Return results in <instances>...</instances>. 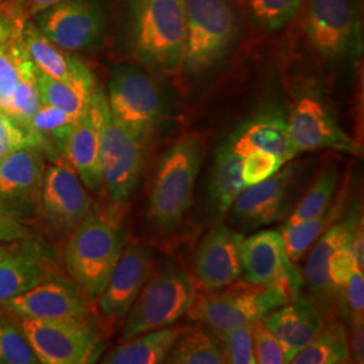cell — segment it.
Instances as JSON below:
<instances>
[{"label":"cell","mask_w":364,"mask_h":364,"mask_svg":"<svg viewBox=\"0 0 364 364\" xmlns=\"http://www.w3.org/2000/svg\"><path fill=\"white\" fill-rule=\"evenodd\" d=\"M123 245L117 208H92L68 234L61 254L64 270L96 302L122 255Z\"/></svg>","instance_id":"6da1fadb"},{"label":"cell","mask_w":364,"mask_h":364,"mask_svg":"<svg viewBox=\"0 0 364 364\" xmlns=\"http://www.w3.org/2000/svg\"><path fill=\"white\" fill-rule=\"evenodd\" d=\"M130 46L158 73H176L186 49V0H130Z\"/></svg>","instance_id":"7a4b0ae2"},{"label":"cell","mask_w":364,"mask_h":364,"mask_svg":"<svg viewBox=\"0 0 364 364\" xmlns=\"http://www.w3.org/2000/svg\"><path fill=\"white\" fill-rule=\"evenodd\" d=\"M302 277L296 275L284 281L258 285L251 282H234L219 290H210L195 301L189 309L191 317L221 333L237 326H248L264 314L299 296Z\"/></svg>","instance_id":"3957f363"},{"label":"cell","mask_w":364,"mask_h":364,"mask_svg":"<svg viewBox=\"0 0 364 364\" xmlns=\"http://www.w3.org/2000/svg\"><path fill=\"white\" fill-rule=\"evenodd\" d=\"M203 156L195 135L182 136L161 156L150 191L149 218L162 231L176 230L191 208Z\"/></svg>","instance_id":"277c9868"},{"label":"cell","mask_w":364,"mask_h":364,"mask_svg":"<svg viewBox=\"0 0 364 364\" xmlns=\"http://www.w3.org/2000/svg\"><path fill=\"white\" fill-rule=\"evenodd\" d=\"M195 297L193 281L181 269L171 267L149 277L123 320L122 341L174 326L189 312Z\"/></svg>","instance_id":"5b68a950"},{"label":"cell","mask_w":364,"mask_h":364,"mask_svg":"<svg viewBox=\"0 0 364 364\" xmlns=\"http://www.w3.org/2000/svg\"><path fill=\"white\" fill-rule=\"evenodd\" d=\"M107 102L117 126L149 144L164 117L162 96L151 77L135 66H119L109 81Z\"/></svg>","instance_id":"8992f818"},{"label":"cell","mask_w":364,"mask_h":364,"mask_svg":"<svg viewBox=\"0 0 364 364\" xmlns=\"http://www.w3.org/2000/svg\"><path fill=\"white\" fill-rule=\"evenodd\" d=\"M39 364L90 363L100 346L96 317L42 320L16 316Z\"/></svg>","instance_id":"52a82bcc"},{"label":"cell","mask_w":364,"mask_h":364,"mask_svg":"<svg viewBox=\"0 0 364 364\" xmlns=\"http://www.w3.org/2000/svg\"><path fill=\"white\" fill-rule=\"evenodd\" d=\"M234 11L224 0H186L183 69L198 76L228 50L235 36Z\"/></svg>","instance_id":"ba28073f"},{"label":"cell","mask_w":364,"mask_h":364,"mask_svg":"<svg viewBox=\"0 0 364 364\" xmlns=\"http://www.w3.org/2000/svg\"><path fill=\"white\" fill-rule=\"evenodd\" d=\"M146 146L114 122L105 95L100 105V166L114 203L124 204L135 193L144 171Z\"/></svg>","instance_id":"9c48e42d"},{"label":"cell","mask_w":364,"mask_h":364,"mask_svg":"<svg viewBox=\"0 0 364 364\" xmlns=\"http://www.w3.org/2000/svg\"><path fill=\"white\" fill-rule=\"evenodd\" d=\"M46 156L25 146L0 159V210L33 228L41 221V192Z\"/></svg>","instance_id":"30bf717a"},{"label":"cell","mask_w":364,"mask_h":364,"mask_svg":"<svg viewBox=\"0 0 364 364\" xmlns=\"http://www.w3.org/2000/svg\"><path fill=\"white\" fill-rule=\"evenodd\" d=\"M96 302L64 272L0 306L21 317L42 320H87L96 317Z\"/></svg>","instance_id":"8fae6325"},{"label":"cell","mask_w":364,"mask_h":364,"mask_svg":"<svg viewBox=\"0 0 364 364\" xmlns=\"http://www.w3.org/2000/svg\"><path fill=\"white\" fill-rule=\"evenodd\" d=\"M299 177L297 166L289 165L270 178L246 186L231 207L235 227L251 231L287 218L297 197Z\"/></svg>","instance_id":"7c38bea8"},{"label":"cell","mask_w":364,"mask_h":364,"mask_svg":"<svg viewBox=\"0 0 364 364\" xmlns=\"http://www.w3.org/2000/svg\"><path fill=\"white\" fill-rule=\"evenodd\" d=\"M88 189L66 161L46 166L41 192V223L54 234L68 235L91 212Z\"/></svg>","instance_id":"4fadbf2b"},{"label":"cell","mask_w":364,"mask_h":364,"mask_svg":"<svg viewBox=\"0 0 364 364\" xmlns=\"http://www.w3.org/2000/svg\"><path fill=\"white\" fill-rule=\"evenodd\" d=\"M36 26L65 52L96 46L105 34L103 11L91 0H64L36 15Z\"/></svg>","instance_id":"5bb4252c"},{"label":"cell","mask_w":364,"mask_h":364,"mask_svg":"<svg viewBox=\"0 0 364 364\" xmlns=\"http://www.w3.org/2000/svg\"><path fill=\"white\" fill-rule=\"evenodd\" d=\"M64 272L55 250L38 236L14 242L0 260V306Z\"/></svg>","instance_id":"9a60e30c"},{"label":"cell","mask_w":364,"mask_h":364,"mask_svg":"<svg viewBox=\"0 0 364 364\" xmlns=\"http://www.w3.org/2000/svg\"><path fill=\"white\" fill-rule=\"evenodd\" d=\"M291 141L299 154L314 150H335L353 156L360 146L341 129L333 112L320 99L305 95L287 117Z\"/></svg>","instance_id":"2e32d148"},{"label":"cell","mask_w":364,"mask_h":364,"mask_svg":"<svg viewBox=\"0 0 364 364\" xmlns=\"http://www.w3.org/2000/svg\"><path fill=\"white\" fill-rule=\"evenodd\" d=\"M153 267V250L147 245L131 243L123 247L103 293L96 301L108 326L122 323L149 279Z\"/></svg>","instance_id":"e0dca14e"},{"label":"cell","mask_w":364,"mask_h":364,"mask_svg":"<svg viewBox=\"0 0 364 364\" xmlns=\"http://www.w3.org/2000/svg\"><path fill=\"white\" fill-rule=\"evenodd\" d=\"M305 28L313 48L326 60L346 57L358 38L353 0H309Z\"/></svg>","instance_id":"ac0fdd59"},{"label":"cell","mask_w":364,"mask_h":364,"mask_svg":"<svg viewBox=\"0 0 364 364\" xmlns=\"http://www.w3.org/2000/svg\"><path fill=\"white\" fill-rule=\"evenodd\" d=\"M105 96V92L96 85L90 103L69 132L64 151V161L93 193L105 188L100 166V105Z\"/></svg>","instance_id":"d6986e66"},{"label":"cell","mask_w":364,"mask_h":364,"mask_svg":"<svg viewBox=\"0 0 364 364\" xmlns=\"http://www.w3.org/2000/svg\"><path fill=\"white\" fill-rule=\"evenodd\" d=\"M243 235L225 224H218L197 248L195 274L203 287L219 290L242 278Z\"/></svg>","instance_id":"ffe728a7"},{"label":"cell","mask_w":364,"mask_h":364,"mask_svg":"<svg viewBox=\"0 0 364 364\" xmlns=\"http://www.w3.org/2000/svg\"><path fill=\"white\" fill-rule=\"evenodd\" d=\"M242 267L245 281L258 285H270L299 274L278 231H259L243 239Z\"/></svg>","instance_id":"44dd1931"},{"label":"cell","mask_w":364,"mask_h":364,"mask_svg":"<svg viewBox=\"0 0 364 364\" xmlns=\"http://www.w3.org/2000/svg\"><path fill=\"white\" fill-rule=\"evenodd\" d=\"M262 321L281 343L287 363H291L324 326V320L318 309L311 301L301 299L299 296L264 314Z\"/></svg>","instance_id":"7402d4cb"},{"label":"cell","mask_w":364,"mask_h":364,"mask_svg":"<svg viewBox=\"0 0 364 364\" xmlns=\"http://www.w3.org/2000/svg\"><path fill=\"white\" fill-rule=\"evenodd\" d=\"M230 141L235 151L242 156L252 151H267L287 164L299 154L289 132L287 117L275 109L246 120L230 135Z\"/></svg>","instance_id":"603a6c76"},{"label":"cell","mask_w":364,"mask_h":364,"mask_svg":"<svg viewBox=\"0 0 364 364\" xmlns=\"http://www.w3.org/2000/svg\"><path fill=\"white\" fill-rule=\"evenodd\" d=\"M21 39L31 63L45 75L61 81H95L88 66L54 45L33 22L23 23Z\"/></svg>","instance_id":"cb8c5ba5"},{"label":"cell","mask_w":364,"mask_h":364,"mask_svg":"<svg viewBox=\"0 0 364 364\" xmlns=\"http://www.w3.org/2000/svg\"><path fill=\"white\" fill-rule=\"evenodd\" d=\"M360 221L362 219L358 215L351 213L347 219L329 225L328 230L320 235L317 243H313L314 246L305 263L304 275L316 296L324 299L332 289L328 277V260L338 248L351 243L352 236Z\"/></svg>","instance_id":"d4e9b609"},{"label":"cell","mask_w":364,"mask_h":364,"mask_svg":"<svg viewBox=\"0 0 364 364\" xmlns=\"http://www.w3.org/2000/svg\"><path fill=\"white\" fill-rule=\"evenodd\" d=\"M186 328L170 326L154 329L123 341L108 352L102 363L158 364L164 363L174 341Z\"/></svg>","instance_id":"484cf974"},{"label":"cell","mask_w":364,"mask_h":364,"mask_svg":"<svg viewBox=\"0 0 364 364\" xmlns=\"http://www.w3.org/2000/svg\"><path fill=\"white\" fill-rule=\"evenodd\" d=\"M242 164L243 156L235 151L228 138L216 151L209 186L210 204L219 215L227 213L236 197L246 188L242 177Z\"/></svg>","instance_id":"4316f807"},{"label":"cell","mask_w":364,"mask_h":364,"mask_svg":"<svg viewBox=\"0 0 364 364\" xmlns=\"http://www.w3.org/2000/svg\"><path fill=\"white\" fill-rule=\"evenodd\" d=\"M42 105H53L72 117H78L91 100L96 81H61L34 69Z\"/></svg>","instance_id":"83f0119b"},{"label":"cell","mask_w":364,"mask_h":364,"mask_svg":"<svg viewBox=\"0 0 364 364\" xmlns=\"http://www.w3.org/2000/svg\"><path fill=\"white\" fill-rule=\"evenodd\" d=\"M165 363L224 364L220 340L216 332L207 328L185 329L174 341Z\"/></svg>","instance_id":"f1b7e54d"},{"label":"cell","mask_w":364,"mask_h":364,"mask_svg":"<svg viewBox=\"0 0 364 364\" xmlns=\"http://www.w3.org/2000/svg\"><path fill=\"white\" fill-rule=\"evenodd\" d=\"M351 362L347 326L338 321L321 328L312 343L291 360L294 364H343Z\"/></svg>","instance_id":"f546056e"},{"label":"cell","mask_w":364,"mask_h":364,"mask_svg":"<svg viewBox=\"0 0 364 364\" xmlns=\"http://www.w3.org/2000/svg\"><path fill=\"white\" fill-rule=\"evenodd\" d=\"M22 26L14 25L10 36L0 42V112L10 117L15 88L22 76L27 53L21 39Z\"/></svg>","instance_id":"4dcf8cb0"},{"label":"cell","mask_w":364,"mask_h":364,"mask_svg":"<svg viewBox=\"0 0 364 364\" xmlns=\"http://www.w3.org/2000/svg\"><path fill=\"white\" fill-rule=\"evenodd\" d=\"M338 171L326 169L313 182L311 189L305 193L304 198L291 210L285 225H293L301 221L309 220L324 213L338 189Z\"/></svg>","instance_id":"1f68e13d"},{"label":"cell","mask_w":364,"mask_h":364,"mask_svg":"<svg viewBox=\"0 0 364 364\" xmlns=\"http://www.w3.org/2000/svg\"><path fill=\"white\" fill-rule=\"evenodd\" d=\"M0 364H39L18 317L0 309Z\"/></svg>","instance_id":"d6a6232c"},{"label":"cell","mask_w":364,"mask_h":364,"mask_svg":"<svg viewBox=\"0 0 364 364\" xmlns=\"http://www.w3.org/2000/svg\"><path fill=\"white\" fill-rule=\"evenodd\" d=\"M333 218V213L328 208L317 218L301 221L293 225H284V231L281 234L285 240L287 257L291 263H296L305 257L313 243L332 223Z\"/></svg>","instance_id":"836d02e7"},{"label":"cell","mask_w":364,"mask_h":364,"mask_svg":"<svg viewBox=\"0 0 364 364\" xmlns=\"http://www.w3.org/2000/svg\"><path fill=\"white\" fill-rule=\"evenodd\" d=\"M248 4L260 26L277 30L297 15L302 0H248Z\"/></svg>","instance_id":"e575fe53"},{"label":"cell","mask_w":364,"mask_h":364,"mask_svg":"<svg viewBox=\"0 0 364 364\" xmlns=\"http://www.w3.org/2000/svg\"><path fill=\"white\" fill-rule=\"evenodd\" d=\"M252 324L237 326L234 329L218 333L225 363L257 364L254 351Z\"/></svg>","instance_id":"d590c367"},{"label":"cell","mask_w":364,"mask_h":364,"mask_svg":"<svg viewBox=\"0 0 364 364\" xmlns=\"http://www.w3.org/2000/svg\"><path fill=\"white\" fill-rule=\"evenodd\" d=\"M285 162L279 156L267 151H252L243 156L242 164V177L246 186L257 185L259 182L270 178Z\"/></svg>","instance_id":"8d00e7d4"},{"label":"cell","mask_w":364,"mask_h":364,"mask_svg":"<svg viewBox=\"0 0 364 364\" xmlns=\"http://www.w3.org/2000/svg\"><path fill=\"white\" fill-rule=\"evenodd\" d=\"M252 336H254V351L257 363L282 364L287 363L285 352L274 336L273 332L263 324L262 318L252 324Z\"/></svg>","instance_id":"74e56055"},{"label":"cell","mask_w":364,"mask_h":364,"mask_svg":"<svg viewBox=\"0 0 364 364\" xmlns=\"http://www.w3.org/2000/svg\"><path fill=\"white\" fill-rule=\"evenodd\" d=\"M64 0H0V15L16 26H23L31 16Z\"/></svg>","instance_id":"f35d334b"},{"label":"cell","mask_w":364,"mask_h":364,"mask_svg":"<svg viewBox=\"0 0 364 364\" xmlns=\"http://www.w3.org/2000/svg\"><path fill=\"white\" fill-rule=\"evenodd\" d=\"M356 269L360 267L352 254L350 245L338 248L328 260V277L332 289L340 290L344 287Z\"/></svg>","instance_id":"ab89813d"},{"label":"cell","mask_w":364,"mask_h":364,"mask_svg":"<svg viewBox=\"0 0 364 364\" xmlns=\"http://www.w3.org/2000/svg\"><path fill=\"white\" fill-rule=\"evenodd\" d=\"M25 146H37L31 135L0 112V159Z\"/></svg>","instance_id":"60d3db41"},{"label":"cell","mask_w":364,"mask_h":364,"mask_svg":"<svg viewBox=\"0 0 364 364\" xmlns=\"http://www.w3.org/2000/svg\"><path fill=\"white\" fill-rule=\"evenodd\" d=\"M343 293L344 304L348 308L351 320H362L364 311V278L363 270L356 269L352 273L348 282L338 290Z\"/></svg>","instance_id":"b9f144b4"},{"label":"cell","mask_w":364,"mask_h":364,"mask_svg":"<svg viewBox=\"0 0 364 364\" xmlns=\"http://www.w3.org/2000/svg\"><path fill=\"white\" fill-rule=\"evenodd\" d=\"M37 236L34 230L21 221L15 220L0 210V242L14 243Z\"/></svg>","instance_id":"7bdbcfd3"},{"label":"cell","mask_w":364,"mask_h":364,"mask_svg":"<svg viewBox=\"0 0 364 364\" xmlns=\"http://www.w3.org/2000/svg\"><path fill=\"white\" fill-rule=\"evenodd\" d=\"M353 329H352L350 343H352V350L355 355L356 362H363V318L362 320H353Z\"/></svg>","instance_id":"ee69618b"},{"label":"cell","mask_w":364,"mask_h":364,"mask_svg":"<svg viewBox=\"0 0 364 364\" xmlns=\"http://www.w3.org/2000/svg\"><path fill=\"white\" fill-rule=\"evenodd\" d=\"M14 23H11L7 18H4L3 15H0V42L6 38L7 36H10V33L13 31Z\"/></svg>","instance_id":"f6af8a7d"},{"label":"cell","mask_w":364,"mask_h":364,"mask_svg":"<svg viewBox=\"0 0 364 364\" xmlns=\"http://www.w3.org/2000/svg\"><path fill=\"white\" fill-rule=\"evenodd\" d=\"M10 251H11V245H10V246L0 245V260L3 259V258H4Z\"/></svg>","instance_id":"bcb514c9"}]
</instances>
